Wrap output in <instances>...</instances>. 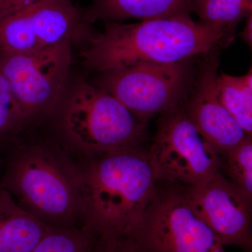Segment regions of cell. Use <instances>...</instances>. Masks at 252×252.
<instances>
[{
    "instance_id": "cell-17",
    "label": "cell",
    "mask_w": 252,
    "mask_h": 252,
    "mask_svg": "<svg viewBox=\"0 0 252 252\" xmlns=\"http://www.w3.org/2000/svg\"><path fill=\"white\" fill-rule=\"evenodd\" d=\"M220 171L252 199V140L248 137L222 157Z\"/></svg>"
},
{
    "instance_id": "cell-11",
    "label": "cell",
    "mask_w": 252,
    "mask_h": 252,
    "mask_svg": "<svg viewBox=\"0 0 252 252\" xmlns=\"http://www.w3.org/2000/svg\"><path fill=\"white\" fill-rule=\"evenodd\" d=\"M208 54L193 79L186 106L182 107L203 138L222 157L249 136L220 100L218 56L215 53Z\"/></svg>"
},
{
    "instance_id": "cell-19",
    "label": "cell",
    "mask_w": 252,
    "mask_h": 252,
    "mask_svg": "<svg viewBox=\"0 0 252 252\" xmlns=\"http://www.w3.org/2000/svg\"><path fill=\"white\" fill-rule=\"evenodd\" d=\"M91 252H148L127 233H101L94 240Z\"/></svg>"
},
{
    "instance_id": "cell-21",
    "label": "cell",
    "mask_w": 252,
    "mask_h": 252,
    "mask_svg": "<svg viewBox=\"0 0 252 252\" xmlns=\"http://www.w3.org/2000/svg\"><path fill=\"white\" fill-rule=\"evenodd\" d=\"M240 37L243 39L249 47L252 49V14L245 18V25L243 31L240 33Z\"/></svg>"
},
{
    "instance_id": "cell-20",
    "label": "cell",
    "mask_w": 252,
    "mask_h": 252,
    "mask_svg": "<svg viewBox=\"0 0 252 252\" xmlns=\"http://www.w3.org/2000/svg\"><path fill=\"white\" fill-rule=\"evenodd\" d=\"M37 0H0V18L16 12Z\"/></svg>"
},
{
    "instance_id": "cell-2",
    "label": "cell",
    "mask_w": 252,
    "mask_h": 252,
    "mask_svg": "<svg viewBox=\"0 0 252 252\" xmlns=\"http://www.w3.org/2000/svg\"><path fill=\"white\" fill-rule=\"evenodd\" d=\"M79 170L83 226L96 235L128 233L148 207L158 182L147 151L132 147L88 158Z\"/></svg>"
},
{
    "instance_id": "cell-4",
    "label": "cell",
    "mask_w": 252,
    "mask_h": 252,
    "mask_svg": "<svg viewBox=\"0 0 252 252\" xmlns=\"http://www.w3.org/2000/svg\"><path fill=\"white\" fill-rule=\"evenodd\" d=\"M146 127L114 96L85 81L74 86L63 111L64 135L84 158L141 147Z\"/></svg>"
},
{
    "instance_id": "cell-9",
    "label": "cell",
    "mask_w": 252,
    "mask_h": 252,
    "mask_svg": "<svg viewBox=\"0 0 252 252\" xmlns=\"http://www.w3.org/2000/svg\"><path fill=\"white\" fill-rule=\"evenodd\" d=\"M94 34L72 0H37L0 18V51L30 52Z\"/></svg>"
},
{
    "instance_id": "cell-1",
    "label": "cell",
    "mask_w": 252,
    "mask_h": 252,
    "mask_svg": "<svg viewBox=\"0 0 252 252\" xmlns=\"http://www.w3.org/2000/svg\"><path fill=\"white\" fill-rule=\"evenodd\" d=\"M233 34L190 16L106 23L93 34L81 54L94 72H105L140 63H175L207 54L231 42Z\"/></svg>"
},
{
    "instance_id": "cell-12",
    "label": "cell",
    "mask_w": 252,
    "mask_h": 252,
    "mask_svg": "<svg viewBox=\"0 0 252 252\" xmlns=\"http://www.w3.org/2000/svg\"><path fill=\"white\" fill-rule=\"evenodd\" d=\"M86 22H118L190 16L191 0H94L81 9Z\"/></svg>"
},
{
    "instance_id": "cell-7",
    "label": "cell",
    "mask_w": 252,
    "mask_h": 252,
    "mask_svg": "<svg viewBox=\"0 0 252 252\" xmlns=\"http://www.w3.org/2000/svg\"><path fill=\"white\" fill-rule=\"evenodd\" d=\"M182 106L161 114L147 153L158 181L196 187L220 171L222 157L203 138Z\"/></svg>"
},
{
    "instance_id": "cell-16",
    "label": "cell",
    "mask_w": 252,
    "mask_h": 252,
    "mask_svg": "<svg viewBox=\"0 0 252 252\" xmlns=\"http://www.w3.org/2000/svg\"><path fill=\"white\" fill-rule=\"evenodd\" d=\"M96 237L84 226L51 227L31 252H91Z\"/></svg>"
},
{
    "instance_id": "cell-5",
    "label": "cell",
    "mask_w": 252,
    "mask_h": 252,
    "mask_svg": "<svg viewBox=\"0 0 252 252\" xmlns=\"http://www.w3.org/2000/svg\"><path fill=\"white\" fill-rule=\"evenodd\" d=\"M127 234L148 252H226L181 185L164 181L158 182L150 203Z\"/></svg>"
},
{
    "instance_id": "cell-6",
    "label": "cell",
    "mask_w": 252,
    "mask_h": 252,
    "mask_svg": "<svg viewBox=\"0 0 252 252\" xmlns=\"http://www.w3.org/2000/svg\"><path fill=\"white\" fill-rule=\"evenodd\" d=\"M190 60L165 64L140 63L103 72L99 89L147 124L152 117L185 104L193 81Z\"/></svg>"
},
{
    "instance_id": "cell-8",
    "label": "cell",
    "mask_w": 252,
    "mask_h": 252,
    "mask_svg": "<svg viewBox=\"0 0 252 252\" xmlns=\"http://www.w3.org/2000/svg\"><path fill=\"white\" fill-rule=\"evenodd\" d=\"M72 44L64 41L30 52L0 51V70L28 123L57 105L69 74Z\"/></svg>"
},
{
    "instance_id": "cell-18",
    "label": "cell",
    "mask_w": 252,
    "mask_h": 252,
    "mask_svg": "<svg viewBox=\"0 0 252 252\" xmlns=\"http://www.w3.org/2000/svg\"><path fill=\"white\" fill-rule=\"evenodd\" d=\"M28 123L9 81L0 70V144L11 140Z\"/></svg>"
},
{
    "instance_id": "cell-13",
    "label": "cell",
    "mask_w": 252,
    "mask_h": 252,
    "mask_svg": "<svg viewBox=\"0 0 252 252\" xmlns=\"http://www.w3.org/2000/svg\"><path fill=\"white\" fill-rule=\"evenodd\" d=\"M50 228L0 188V252H31Z\"/></svg>"
},
{
    "instance_id": "cell-14",
    "label": "cell",
    "mask_w": 252,
    "mask_h": 252,
    "mask_svg": "<svg viewBox=\"0 0 252 252\" xmlns=\"http://www.w3.org/2000/svg\"><path fill=\"white\" fill-rule=\"evenodd\" d=\"M219 92L222 103L245 133L252 134V72L240 77L218 76Z\"/></svg>"
},
{
    "instance_id": "cell-10",
    "label": "cell",
    "mask_w": 252,
    "mask_h": 252,
    "mask_svg": "<svg viewBox=\"0 0 252 252\" xmlns=\"http://www.w3.org/2000/svg\"><path fill=\"white\" fill-rule=\"evenodd\" d=\"M181 187L189 203L223 246L252 252V200L238 187L220 171L203 185Z\"/></svg>"
},
{
    "instance_id": "cell-3",
    "label": "cell",
    "mask_w": 252,
    "mask_h": 252,
    "mask_svg": "<svg viewBox=\"0 0 252 252\" xmlns=\"http://www.w3.org/2000/svg\"><path fill=\"white\" fill-rule=\"evenodd\" d=\"M0 188L48 226L84 225L79 166L57 147L35 143L15 149L6 162Z\"/></svg>"
},
{
    "instance_id": "cell-15",
    "label": "cell",
    "mask_w": 252,
    "mask_h": 252,
    "mask_svg": "<svg viewBox=\"0 0 252 252\" xmlns=\"http://www.w3.org/2000/svg\"><path fill=\"white\" fill-rule=\"evenodd\" d=\"M191 12L202 22L234 35L239 23L252 14V0H191Z\"/></svg>"
}]
</instances>
